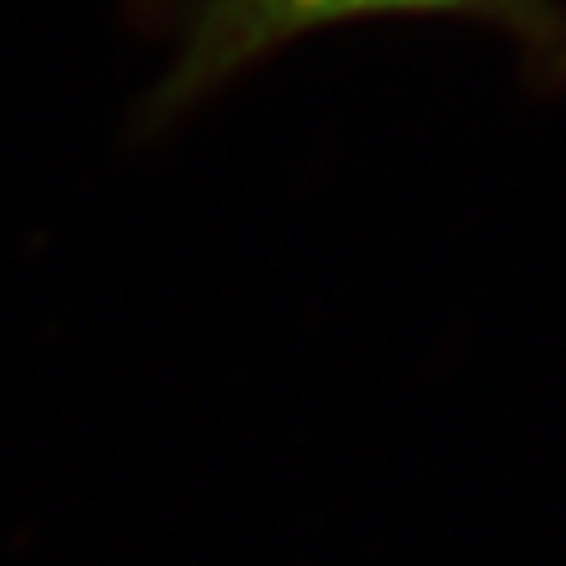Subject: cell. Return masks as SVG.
<instances>
[{"label":"cell","mask_w":566,"mask_h":566,"mask_svg":"<svg viewBox=\"0 0 566 566\" xmlns=\"http://www.w3.org/2000/svg\"><path fill=\"white\" fill-rule=\"evenodd\" d=\"M128 14L166 57L133 104L137 142H156L203 114L279 52L374 20L482 24L510 43L528 91H566V0H128Z\"/></svg>","instance_id":"1"}]
</instances>
